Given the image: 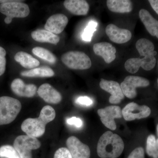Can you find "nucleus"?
<instances>
[{
	"label": "nucleus",
	"mask_w": 158,
	"mask_h": 158,
	"mask_svg": "<svg viewBox=\"0 0 158 158\" xmlns=\"http://www.w3.org/2000/svg\"><path fill=\"white\" fill-rule=\"evenodd\" d=\"M56 116V111L50 106L44 107L38 118H28L23 122L21 129L27 135L39 138L44 134L46 125L53 121Z\"/></svg>",
	"instance_id": "1"
},
{
	"label": "nucleus",
	"mask_w": 158,
	"mask_h": 158,
	"mask_svg": "<svg viewBox=\"0 0 158 158\" xmlns=\"http://www.w3.org/2000/svg\"><path fill=\"white\" fill-rule=\"evenodd\" d=\"M124 148V142L121 137L107 131L99 139L97 152L101 158H117L121 156Z\"/></svg>",
	"instance_id": "2"
},
{
	"label": "nucleus",
	"mask_w": 158,
	"mask_h": 158,
	"mask_svg": "<svg viewBox=\"0 0 158 158\" xmlns=\"http://www.w3.org/2000/svg\"><path fill=\"white\" fill-rule=\"evenodd\" d=\"M20 102L11 97H0V126L9 124L17 117L21 110Z\"/></svg>",
	"instance_id": "3"
},
{
	"label": "nucleus",
	"mask_w": 158,
	"mask_h": 158,
	"mask_svg": "<svg viewBox=\"0 0 158 158\" xmlns=\"http://www.w3.org/2000/svg\"><path fill=\"white\" fill-rule=\"evenodd\" d=\"M62 62L68 68L76 70H85L91 67L90 58L85 53L79 51H69L62 55Z\"/></svg>",
	"instance_id": "4"
},
{
	"label": "nucleus",
	"mask_w": 158,
	"mask_h": 158,
	"mask_svg": "<svg viewBox=\"0 0 158 158\" xmlns=\"http://www.w3.org/2000/svg\"><path fill=\"white\" fill-rule=\"evenodd\" d=\"M41 143L36 138L28 135H20L15 138L13 147L20 158H32L31 151L38 149Z\"/></svg>",
	"instance_id": "5"
},
{
	"label": "nucleus",
	"mask_w": 158,
	"mask_h": 158,
	"mask_svg": "<svg viewBox=\"0 0 158 158\" xmlns=\"http://www.w3.org/2000/svg\"><path fill=\"white\" fill-rule=\"evenodd\" d=\"M149 85V81L145 78L135 76H128L122 82L120 87L125 96L133 99L137 96V88H146Z\"/></svg>",
	"instance_id": "6"
},
{
	"label": "nucleus",
	"mask_w": 158,
	"mask_h": 158,
	"mask_svg": "<svg viewBox=\"0 0 158 158\" xmlns=\"http://www.w3.org/2000/svg\"><path fill=\"white\" fill-rule=\"evenodd\" d=\"M22 1L2 3L0 5V12L6 16L12 18H23L28 16L30 8Z\"/></svg>",
	"instance_id": "7"
},
{
	"label": "nucleus",
	"mask_w": 158,
	"mask_h": 158,
	"mask_svg": "<svg viewBox=\"0 0 158 158\" xmlns=\"http://www.w3.org/2000/svg\"><path fill=\"white\" fill-rule=\"evenodd\" d=\"M98 113L100 117L101 120L106 127L114 131L116 129L115 118H121L122 112L118 106H110L103 109H99Z\"/></svg>",
	"instance_id": "8"
},
{
	"label": "nucleus",
	"mask_w": 158,
	"mask_h": 158,
	"mask_svg": "<svg viewBox=\"0 0 158 158\" xmlns=\"http://www.w3.org/2000/svg\"><path fill=\"white\" fill-rule=\"evenodd\" d=\"M157 63L156 57H144L143 58H131L125 63V68L130 73H135L140 67L144 70L150 71L155 67Z\"/></svg>",
	"instance_id": "9"
},
{
	"label": "nucleus",
	"mask_w": 158,
	"mask_h": 158,
	"mask_svg": "<svg viewBox=\"0 0 158 158\" xmlns=\"http://www.w3.org/2000/svg\"><path fill=\"white\" fill-rule=\"evenodd\" d=\"M122 112L126 120L132 121L136 119H141L148 117L151 113V110L147 106H139L132 102L126 105Z\"/></svg>",
	"instance_id": "10"
},
{
	"label": "nucleus",
	"mask_w": 158,
	"mask_h": 158,
	"mask_svg": "<svg viewBox=\"0 0 158 158\" xmlns=\"http://www.w3.org/2000/svg\"><path fill=\"white\" fill-rule=\"evenodd\" d=\"M68 149L73 158H90V150L89 146L84 144L75 136H71L66 142Z\"/></svg>",
	"instance_id": "11"
},
{
	"label": "nucleus",
	"mask_w": 158,
	"mask_h": 158,
	"mask_svg": "<svg viewBox=\"0 0 158 158\" xmlns=\"http://www.w3.org/2000/svg\"><path fill=\"white\" fill-rule=\"evenodd\" d=\"M99 86L102 90L111 94L109 98L110 103L118 104L124 99L125 96L123 92L120 85L117 82L101 79Z\"/></svg>",
	"instance_id": "12"
},
{
	"label": "nucleus",
	"mask_w": 158,
	"mask_h": 158,
	"mask_svg": "<svg viewBox=\"0 0 158 158\" xmlns=\"http://www.w3.org/2000/svg\"><path fill=\"white\" fill-rule=\"evenodd\" d=\"M106 33L111 41L118 44L125 43L132 37V34L129 30L120 28L113 24L107 26Z\"/></svg>",
	"instance_id": "13"
},
{
	"label": "nucleus",
	"mask_w": 158,
	"mask_h": 158,
	"mask_svg": "<svg viewBox=\"0 0 158 158\" xmlns=\"http://www.w3.org/2000/svg\"><path fill=\"white\" fill-rule=\"evenodd\" d=\"M68 22V18L65 15L55 14L49 18L44 28L47 31L56 35L64 31Z\"/></svg>",
	"instance_id": "14"
},
{
	"label": "nucleus",
	"mask_w": 158,
	"mask_h": 158,
	"mask_svg": "<svg viewBox=\"0 0 158 158\" xmlns=\"http://www.w3.org/2000/svg\"><path fill=\"white\" fill-rule=\"evenodd\" d=\"M93 51L96 55L101 56L107 64H110L116 59V49L109 43L95 44L93 46Z\"/></svg>",
	"instance_id": "15"
},
{
	"label": "nucleus",
	"mask_w": 158,
	"mask_h": 158,
	"mask_svg": "<svg viewBox=\"0 0 158 158\" xmlns=\"http://www.w3.org/2000/svg\"><path fill=\"white\" fill-rule=\"evenodd\" d=\"M11 90L18 96L23 97H33L36 94L37 88L33 84L26 85L21 79L13 80L11 85Z\"/></svg>",
	"instance_id": "16"
},
{
	"label": "nucleus",
	"mask_w": 158,
	"mask_h": 158,
	"mask_svg": "<svg viewBox=\"0 0 158 158\" xmlns=\"http://www.w3.org/2000/svg\"><path fill=\"white\" fill-rule=\"evenodd\" d=\"M38 95L46 102L50 104L59 103L62 99V96L59 92L49 84H43L37 91Z\"/></svg>",
	"instance_id": "17"
},
{
	"label": "nucleus",
	"mask_w": 158,
	"mask_h": 158,
	"mask_svg": "<svg viewBox=\"0 0 158 158\" xmlns=\"http://www.w3.org/2000/svg\"><path fill=\"white\" fill-rule=\"evenodd\" d=\"M139 16L148 33L158 39V20L155 18L146 9L140 10Z\"/></svg>",
	"instance_id": "18"
},
{
	"label": "nucleus",
	"mask_w": 158,
	"mask_h": 158,
	"mask_svg": "<svg viewBox=\"0 0 158 158\" xmlns=\"http://www.w3.org/2000/svg\"><path fill=\"white\" fill-rule=\"evenodd\" d=\"M63 5L65 9L75 15H87L89 11V4L85 0H66Z\"/></svg>",
	"instance_id": "19"
},
{
	"label": "nucleus",
	"mask_w": 158,
	"mask_h": 158,
	"mask_svg": "<svg viewBox=\"0 0 158 158\" xmlns=\"http://www.w3.org/2000/svg\"><path fill=\"white\" fill-rule=\"evenodd\" d=\"M136 48L141 56L156 57L157 54L153 43L147 38H142L137 40Z\"/></svg>",
	"instance_id": "20"
},
{
	"label": "nucleus",
	"mask_w": 158,
	"mask_h": 158,
	"mask_svg": "<svg viewBox=\"0 0 158 158\" xmlns=\"http://www.w3.org/2000/svg\"><path fill=\"white\" fill-rule=\"evenodd\" d=\"M107 6L110 11L115 13H129L133 10V4L129 0H108Z\"/></svg>",
	"instance_id": "21"
},
{
	"label": "nucleus",
	"mask_w": 158,
	"mask_h": 158,
	"mask_svg": "<svg viewBox=\"0 0 158 158\" xmlns=\"http://www.w3.org/2000/svg\"><path fill=\"white\" fill-rule=\"evenodd\" d=\"M31 36L34 40L40 43L56 44L60 40L59 36L46 30H37L33 31L31 33Z\"/></svg>",
	"instance_id": "22"
},
{
	"label": "nucleus",
	"mask_w": 158,
	"mask_h": 158,
	"mask_svg": "<svg viewBox=\"0 0 158 158\" xmlns=\"http://www.w3.org/2000/svg\"><path fill=\"white\" fill-rule=\"evenodd\" d=\"M14 59L22 66L26 69L36 68L40 65V62L31 55L25 52H18L15 56Z\"/></svg>",
	"instance_id": "23"
},
{
	"label": "nucleus",
	"mask_w": 158,
	"mask_h": 158,
	"mask_svg": "<svg viewBox=\"0 0 158 158\" xmlns=\"http://www.w3.org/2000/svg\"><path fill=\"white\" fill-rule=\"evenodd\" d=\"M20 74L22 76L28 77H50L54 76L55 73L49 67L43 66L24 71Z\"/></svg>",
	"instance_id": "24"
},
{
	"label": "nucleus",
	"mask_w": 158,
	"mask_h": 158,
	"mask_svg": "<svg viewBox=\"0 0 158 158\" xmlns=\"http://www.w3.org/2000/svg\"><path fill=\"white\" fill-rule=\"evenodd\" d=\"M32 52L35 56L51 64H54L56 62V56L48 50L43 48L39 47L34 48L32 49Z\"/></svg>",
	"instance_id": "25"
},
{
	"label": "nucleus",
	"mask_w": 158,
	"mask_h": 158,
	"mask_svg": "<svg viewBox=\"0 0 158 158\" xmlns=\"http://www.w3.org/2000/svg\"><path fill=\"white\" fill-rule=\"evenodd\" d=\"M148 155L153 158H158V139L151 135L148 136L146 147Z\"/></svg>",
	"instance_id": "26"
},
{
	"label": "nucleus",
	"mask_w": 158,
	"mask_h": 158,
	"mask_svg": "<svg viewBox=\"0 0 158 158\" xmlns=\"http://www.w3.org/2000/svg\"><path fill=\"white\" fill-rule=\"evenodd\" d=\"M0 158H20L14 148L9 145H3L0 147Z\"/></svg>",
	"instance_id": "27"
},
{
	"label": "nucleus",
	"mask_w": 158,
	"mask_h": 158,
	"mask_svg": "<svg viewBox=\"0 0 158 158\" xmlns=\"http://www.w3.org/2000/svg\"><path fill=\"white\" fill-rule=\"evenodd\" d=\"M98 23L93 21H91L88 23L83 34H82V39L85 41L90 42L92 39L93 33L96 31V27Z\"/></svg>",
	"instance_id": "28"
},
{
	"label": "nucleus",
	"mask_w": 158,
	"mask_h": 158,
	"mask_svg": "<svg viewBox=\"0 0 158 158\" xmlns=\"http://www.w3.org/2000/svg\"><path fill=\"white\" fill-rule=\"evenodd\" d=\"M6 51L5 49L0 46V76L3 75L6 71Z\"/></svg>",
	"instance_id": "29"
},
{
	"label": "nucleus",
	"mask_w": 158,
	"mask_h": 158,
	"mask_svg": "<svg viewBox=\"0 0 158 158\" xmlns=\"http://www.w3.org/2000/svg\"><path fill=\"white\" fill-rule=\"evenodd\" d=\"M54 158H73V157L68 148H61L56 152Z\"/></svg>",
	"instance_id": "30"
},
{
	"label": "nucleus",
	"mask_w": 158,
	"mask_h": 158,
	"mask_svg": "<svg viewBox=\"0 0 158 158\" xmlns=\"http://www.w3.org/2000/svg\"><path fill=\"white\" fill-rule=\"evenodd\" d=\"M127 158H144V151L142 147H139L133 150Z\"/></svg>",
	"instance_id": "31"
},
{
	"label": "nucleus",
	"mask_w": 158,
	"mask_h": 158,
	"mask_svg": "<svg viewBox=\"0 0 158 158\" xmlns=\"http://www.w3.org/2000/svg\"><path fill=\"white\" fill-rule=\"evenodd\" d=\"M76 102L82 106H90L92 104L93 101L88 97L81 96L77 99Z\"/></svg>",
	"instance_id": "32"
},
{
	"label": "nucleus",
	"mask_w": 158,
	"mask_h": 158,
	"mask_svg": "<svg viewBox=\"0 0 158 158\" xmlns=\"http://www.w3.org/2000/svg\"><path fill=\"white\" fill-rule=\"evenodd\" d=\"M67 124L70 125H74L76 127L80 128L83 125V122L81 118L76 117H72L66 120Z\"/></svg>",
	"instance_id": "33"
},
{
	"label": "nucleus",
	"mask_w": 158,
	"mask_h": 158,
	"mask_svg": "<svg viewBox=\"0 0 158 158\" xmlns=\"http://www.w3.org/2000/svg\"><path fill=\"white\" fill-rule=\"evenodd\" d=\"M151 7L158 15V0H148Z\"/></svg>",
	"instance_id": "34"
},
{
	"label": "nucleus",
	"mask_w": 158,
	"mask_h": 158,
	"mask_svg": "<svg viewBox=\"0 0 158 158\" xmlns=\"http://www.w3.org/2000/svg\"><path fill=\"white\" fill-rule=\"evenodd\" d=\"M12 20V18L6 16L5 19V22L6 24H10Z\"/></svg>",
	"instance_id": "35"
},
{
	"label": "nucleus",
	"mask_w": 158,
	"mask_h": 158,
	"mask_svg": "<svg viewBox=\"0 0 158 158\" xmlns=\"http://www.w3.org/2000/svg\"><path fill=\"white\" fill-rule=\"evenodd\" d=\"M156 130H157V135L158 137V124L157 125L156 127Z\"/></svg>",
	"instance_id": "36"
},
{
	"label": "nucleus",
	"mask_w": 158,
	"mask_h": 158,
	"mask_svg": "<svg viewBox=\"0 0 158 158\" xmlns=\"http://www.w3.org/2000/svg\"><path fill=\"white\" fill-rule=\"evenodd\" d=\"M157 85L158 86V78L157 79Z\"/></svg>",
	"instance_id": "37"
},
{
	"label": "nucleus",
	"mask_w": 158,
	"mask_h": 158,
	"mask_svg": "<svg viewBox=\"0 0 158 158\" xmlns=\"http://www.w3.org/2000/svg\"><path fill=\"white\" fill-rule=\"evenodd\" d=\"M157 63H158V61H157Z\"/></svg>",
	"instance_id": "38"
}]
</instances>
